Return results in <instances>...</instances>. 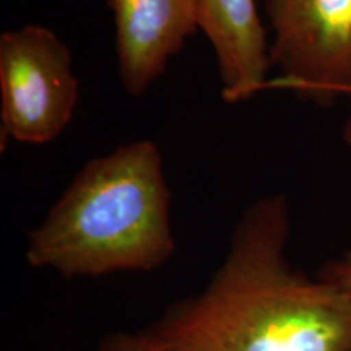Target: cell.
<instances>
[{"label":"cell","instance_id":"cell-1","mask_svg":"<svg viewBox=\"0 0 351 351\" xmlns=\"http://www.w3.org/2000/svg\"><path fill=\"white\" fill-rule=\"evenodd\" d=\"M283 194L244 208L207 287L143 328L163 351H351V293L288 262Z\"/></svg>","mask_w":351,"mask_h":351},{"label":"cell","instance_id":"cell-2","mask_svg":"<svg viewBox=\"0 0 351 351\" xmlns=\"http://www.w3.org/2000/svg\"><path fill=\"white\" fill-rule=\"evenodd\" d=\"M174 252L163 155L143 138L88 161L28 232L25 257L65 278H96L153 271Z\"/></svg>","mask_w":351,"mask_h":351},{"label":"cell","instance_id":"cell-3","mask_svg":"<svg viewBox=\"0 0 351 351\" xmlns=\"http://www.w3.org/2000/svg\"><path fill=\"white\" fill-rule=\"evenodd\" d=\"M80 83L70 47L43 25H25L0 36L2 138L44 145L72 121Z\"/></svg>","mask_w":351,"mask_h":351},{"label":"cell","instance_id":"cell-4","mask_svg":"<svg viewBox=\"0 0 351 351\" xmlns=\"http://www.w3.org/2000/svg\"><path fill=\"white\" fill-rule=\"evenodd\" d=\"M278 85L332 106L351 95V0H265Z\"/></svg>","mask_w":351,"mask_h":351},{"label":"cell","instance_id":"cell-5","mask_svg":"<svg viewBox=\"0 0 351 351\" xmlns=\"http://www.w3.org/2000/svg\"><path fill=\"white\" fill-rule=\"evenodd\" d=\"M114 21L119 80L140 98L199 32V0H106Z\"/></svg>","mask_w":351,"mask_h":351},{"label":"cell","instance_id":"cell-6","mask_svg":"<svg viewBox=\"0 0 351 351\" xmlns=\"http://www.w3.org/2000/svg\"><path fill=\"white\" fill-rule=\"evenodd\" d=\"M199 29L212 44L226 103L269 86L270 41L257 0H199Z\"/></svg>","mask_w":351,"mask_h":351},{"label":"cell","instance_id":"cell-7","mask_svg":"<svg viewBox=\"0 0 351 351\" xmlns=\"http://www.w3.org/2000/svg\"><path fill=\"white\" fill-rule=\"evenodd\" d=\"M96 351H163L153 341L150 337L145 335L143 330L138 333L119 332L104 337Z\"/></svg>","mask_w":351,"mask_h":351},{"label":"cell","instance_id":"cell-8","mask_svg":"<svg viewBox=\"0 0 351 351\" xmlns=\"http://www.w3.org/2000/svg\"><path fill=\"white\" fill-rule=\"evenodd\" d=\"M319 274L330 278L332 282L339 283L341 288L348 289L351 293V251L337 258V261L328 262Z\"/></svg>","mask_w":351,"mask_h":351},{"label":"cell","instance_id":"cell-9","mask_svg":"<svg viewBox=\"0 0 351 351\" xmlns=\"http://www.w3.org/2000/svg\"><path fill=\"white\" fill-rule=\"evenodd\" d=\"M343 140L346 145H350L351 147V117H348L343 124Z\"/></svg>","mask_w":351,"mask_h":351}]
</instances>
